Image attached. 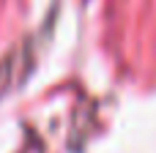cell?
<instances>
[{"label":"cell","mask_w":156,"mask_h":153,"mask_svg":"<svg viewBox=\"0 0 156 153\" xmlns=\"http://www.w3.org/2000/svg\"><path fill=\"white\" fill-rule=\"evenodd\" d=\"M30 68H33V49H30V41H22L0 60V101L25 82Z\"/></svg>","instance_id":"obj_1"}]
</instances>
